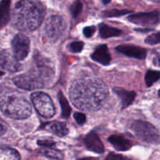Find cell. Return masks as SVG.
<instances>
[{
    "label": "cell",
    "instance_id": "obj_22",
    "mask_svg": "<svg viewBox=\"0 0 160 160\" xmlns=\"http://www.w3.org/2000/svg\"><path fill=\"white\" fill-rule=\"evenodd\" d=\"M40 152L43 156H47L48 158H51V159L62 160V158H63V155H62V153L61 152L56 149H53L52 148H46L45 149H42Z\"/></svg>",
    "mask_w": 160,
    "mask_h": 160
},
{
    "label": "cell",
    "instance_id": "obj_4",
    "mask_svg": "<svg viewBox=\"0 0 160 160\" xmlns=\"http://www.w3.org/2000/svg\"><path fill=\"white\" fill-rule=\"evenodd\" d=\"M53 76L54 72L52 69L42 64L38 66L37 69L15 77L12 81L20 88L32 91L45 87L47 81L52 79Z\"/></svg>",
    "mask_w": 160,
    "mask_h": 160
},
{
    "label": "cell",
    "instance_id": "obj_35",
    "mask_svg": "<svg viewBox=\"0 0 160 160\" xmlns=\"http://www.w3.org/2000/svg\"><path fill=\"white\" fill-rule=\"evenodd\" d=\"M3 75H4V72H2L0 70V78H1L2 76H3Z\"/></svg>",
    "mask_w": 160,
    "mask_h": 160
},
{
    "label": "cell",
    "instance_id": "obj_17",
    "mask_svg": "<svg viewBox=\"0 0 160 160\" xmlns=\"http://www.w3.org/2000/svg\"><path fill=\"white\" fill-rule=\"evenodd\" d=\"M11 0H1L0 2V30L2 29L10 20Z\"/></svg>",
    "mask_w": 160,
    "mask_h": 160
},
{
    "label": "cell",
    "instance_id": "obj_15",
    "mask_svg": "<svg viewBox=\"0 0 160 160\" xmlns=\"http://www.w3.org/2000/svg\"><path fill=\"white\" fill-rule=\"evenodd\" d=\"M42 128L51 131L52 133L59 136V137H63V136L67 135L69 132L68 128H67L65 123L58 121L45 123L42 125Z\"/></svg>",
    "mask_w": 160,
    "mask_h": 160
},
{
    "label": "cell",
    "instance_id": "obj_13",
    "mask_svg": "<svg viewBox=\"0 0 160 160\" xmlns=\"http://www.w3.org/2000/svg\"><path fill=\"white\" fill-rule=\"evenodd\" d=\"M91 57L94 61L104 66L109 65L111 62L110 53L106 45H102L97 47Z\"/></svg>",
    "mask_w": 160,
    "mask_h": 160
},
{
    "label": "cell",
    "instance_id": "obj_16",
    "mask_svg": "<svg viewBox=\"0 0 160 160\" xmlns=\"http://www.w3.org/2000/svg\"><path fill=\"white\" fill-rule=\"evenodd\" d=\"M108 141L117 151H128L131 147V142L123 136L112 135L109 138Z\"/></svg>",
    "mask_w": 160,
    "mask_h": 160
},
{
    "label": "cell",
    "instance_id": "obj_37",
    "mask_svg": "<svg viewBox=\"0 0 160 160\" xmlns=\"http://www.w3.org/2000/svg\"><path fill=\"white\" fill-rule=\"evenodd\" d=\"M159 97H160V90L159 91Z\"/></svg>",
    "mask_w": 160,
    "mask_h": 160
},
{
    "label": "cell",
    "instance_id": "obj_30",
    "mask_svg": "<svg viewBox=\"0 0 160 160\" xmlns=\"http://www.w3.org/2000/svg\"><path fill=\"white\" fill-rule=\"evenodd\" d=\"M105 160H124V157L121 156V155L116 154V153H109L107 156H106Z\"/></svg>",
    "mask_w": 160,
    "mask_h": 160
},
{
    "label": "cell",
    "instance_id": "obj_11",
    "mask_svg": "<svg viewBox=\"0 0 160 160\" xmlns=\"http://www.w3.org/2000/svg\"><path fill=\"white\" fill-rule=\"evenodd\" d=\"M117 52L128 57L144 59L146 57L147 51L145 48L132 45H121L116 48Z\"/></svg>",
    "mask_w": 160,
    "mask_h": 160
},
{
    "label": "cell",
    "instance_id": "obj_24",
    "mask_svg": "<svg viewBox=\"0 0 160 160\" xmlns=\"http://www.w3.org/2000/svg\"><path fill=\"white\" fill-rule=\"evenodd\" d=\"M83 9V5L81 0H75L70 6V12L73 18H77L78 15L81 12Z\"/></svg>",
    "mask_w": 160,
    "mask_h": 160
},
{
    "label": "cell",
    "instance_id": "obj_3",
    "mask_svg": "<svg viewBox=\"0 0 160 160\" xmlns=\"http://www.w3.org/2000/svg\"><path fill=\"white\" fill-rule=\"evenodd\" d=\"M0 109L3 114L12 119H26L31 114V106L28 100L13 89L0 88Z\"/></svg>",
    "mask_w": 160,
    "mask_h": 160
},
{
    "label": "cell",
    "instance_id": "obj_2",
    "mask_svg": "<svg viewBox=\"0 0 160 160\" xmlns=\"http://www.w3.org/2000/svg\"><path fill=\"white\" fill-rule=\"evenodd\" d=\"M45 14V6L38 0H20L12 11V24L20 31H33L42 23Z\"/></svg>",
    "mask_w": 160,
    "mask_h": 160
},
{
    "label": "cell",
    "instance_id": "obj_31",
    "mask_svg": "<svg viewBox=\"0 0 160 160\" xmlns=\"http://www.w3.org/2000/svg\"><path fill=\"white\" fill-rule=\"evenodd\" d=\"M7 131V125L2 120L0 119V136H2Z\"/></svg>",
    "mask_w": 160,
    "mask_h": 160
},
{
    "label": "cell",
    "instance_id": "obj_23",
    "mask_svg": "<svg viewBox=\"0 0 160 160\" xmlns=\"http://www.w3.org/2000/svg\"><path fill=\"white\" fill-rule=\"evenodd\" d=\"M131 10L128 9H109V10H105L102 12V16L103 17H119L121 16L126 15L130 13Z\"/></svg>",
    "mask_w": 160,
    "mask_h": 160
},
{
    "label": "cell",
    "instance_id": "obj_5",
    "mask_svg": "<svg viewBox=\"0 0 160 160\" xmlns=\"http://www.w3.org/2000/svg\"><path fill=\"white\" fill-rule=\"evenodd\" d=\"M136 137L147 143L158 144L160 142V134L158 130L148 122L137 120L131 127Z\"/></svg>",
    "mask_w": 160,
    "mask_h": 160
},
{
    "label": "cell",
    "instance_id": "obj_19",
    "mask_svg": "<svg viewBox=\"0 0 160 160\" xmlns=\"http://www.w3.org/2000/svg\"><path fill=\"white\" fill-rule=\"evenodd\" d=\"M58 99H59L61 109H62V117L63 118H68L71 113V108L62 92H59L58 93Z\"/></svg>",
    "mask_w": 160,
    "mask_h": 160
},
{
    "label": "cell",
    "instance_id": "obj_1",
    "mask_svg": "<svg viewBox=\"0 0 160 160\" xmlns=\"http://www.w3.org/2000/svg\"><path fill=\"white\" fill-rule=\"evenodd\" d=\"M108 95L107 86L101 80L95 78L78 80L70 88V100L78 109L82 110H98Z\"/></svg>",
    "mask_w": 160,
    "mask_h": 160
},
{
    "label": "cell",
    "instance_id": "obj_9",
    "mask_svg": "<svg viewBox=\"0 0 160 160\" xmlns=\"http://www.w3.org/2000/svg\"><path fill=\"white\" fill-rule=\"evenodd\" d=\"M12 48L13 55L17 60H23L28 56L30 51V40L23 34H18L12 41Z\"/></svg>",
    "mask_w": 160,
    "mask_h": 160
},
{
    "label": "cell",
    "instance_id": "obj_28",
    "mask_svg": "<svg viewBox=\"0 0 160 160\" xmlns=\"http://www.w3.org/2000/svg\"><path fill=\"white\" fill-rule=\"evenodd\" d=\"M95 32V27L94 26H89V27H86V28H84L83 30V34L85 36V38H90L91 37L94 35Z\"/></svg>",
    "mask_w": 160,
    "mask_h": 160
},
{
    "label": "cell",
    "instance_id": "obj_21",
    "mask_svg": "<svg viewBox=\"0 0 160 160\" xmlns=\"http://www.w3.org/2000/svg\"><path fill=\"white\" fill-rule=\"evenodd\" d=\"M145 79L147 87H151L153 84H155L160 79V71L148 70L145 74Z\"/></svg>",
    "mask_w": 160,
    "mask_h": 160
},
{
    "label": "cell",
    "instance_id": "obj_12",
    "mask_svg": "<svg viewBox=\"0 0 160 160\" xmlns=\"http://www.w3.org/2000/svg\"><path fill=\"white\" fill-rule=\"evenodd\" d=\"M84 143L86 148L93 152L98 153V154H102L104 152V145L102 141L100 140L98 134L94 131H91L87 135H85L84 138Z\"/></svg>",
    "mask_w": 160,
    "mask_h": 160
},
{
    "label": "cell",
    "instance_id": "obj_6",
    "mask_svg": "<svg viewBox=\"0 0 160 160\" xmlns=\"http://www.w3.org/2000/svg\"><path fill=\"white\" fill-rule=\"evenodd\" d=\"M31 99L39 115L45 118H51L56 113L54 105L51 98L44 92L31 94Z\"/></svg>",
    "mask_w": 160,
    "mask_h": 160
},
{
    "label": "cell",
    "instance_id": "obj_26",
    "mask_svg": "<svg viewBox=\"0 0 160 160\" xmlns=\"http://www.w3.org/2000/svg\"><path fill=\"white\" fill-rule=\"evenodd\" d=\"M84 48V43L82 42H72L69 45V49L71 52L78 53L81 52Z\"/></svg>",
    "mask_w": 160,
    "mask_h": 160
},
{
    "label": "cell",
    "instance_id": "obj_25",
    "mask_svg": "<svg viewBox=\"0 0 160 160\" xmlns=\"http://www.w3.org/2000/svg\"><path fill=\"white\" fill-rule=\"evenodd\" d=\"M145 43L148 45H156V44L160 43V33H155V34H151L145 38Z\"/></svg>",
    "mask_w": 160,
    "mask_h": 160
},
{
    "label": "cell",
    "instance_id": "obj_34",
    "mask_svg": "<svg viewBox=\"0 0 160 160\" xmlns=\"http://www.w3.org/2000/svg\"><path fill=\"white\" fill-rule=\"evenodd\" d=\"M102 2V3L104 5H106L108 4V3H109L111 2V0H101Z\"/></svg>",
    "mask_w": 160,
    "mask_h": 160
},
{
    "label": "cell",
    "instance_id": "obj_33",
    "mask_svg": "<svg viewBox=\"0 0 160 160\" xmlns=\"http://www.w3.org/2000/svg\"><path fill=\"white\" fill-rule=\"evenodd\" d=\"M77 160H97V159L92 157H86V158H81V159H78Z\"/></svg>",
    "mask_w": 160,
    "mask_h": 160
},
{
    "label": "cell",
    "instance_id": "obj_8",
    "mask_svg": "<svg viewBox=\"0 0 160 160\" xmlns=\"http://www.w3.org/2000/svg\"><path fill=\"white\" fill-rule=\"evenodd\" d=\"M160 12L155 10L152 12H138L131 14L128 17V20L134 24L141 25L143 27L156 26L159 23Z\"/></svg>",
    "mask_w": 160,
    "mask_h": 160
},
{
    "label": "cell",
    "instance_id": "obj_32",
    "mask_svg": "<svg viewBox=\"0 0 160 160\" xmlns=\"http://www.w3.org/2000/svg\"><path fill=\"white\" fill-rule=\"evenodd\" d=\"M153 64L156 67H160V52L156 53V56L153 58Z\"/></svg>",
    "mask_w": 160,
    "mask_h": 160
},
{
    "label": "cell",
    "instance_id": "obj_14",
    "mask_svg": "<svg viewBox=\"0 0 160 160\" xmlns=\"http://www.w3.org/2000/svg\"><path fill=\"white\" fill-rule=\"evenodd\" d=\"M113 92L117 95V96L120 98V101L122 103V108L125 109V108L128 107L132 104L133 102L134 101L136 97V93L134 92H129L125 89L122 88L116 87L114 88Z\"/></svg>",
    "mask_w": 160,
    "mask_h": 160
},
{
    "label": "cell",
    "instance_id": "obj_7",
    "mask_svg": "<svg viewBox=\"0 0 160 160\" xmlns=\"http://www.w3.org/2000/svg\"><path fill=\"white\" fill-rule=\"evenodd\" d=\"M66 29V23L62 17L51 16L45 26V36L52 41H56L62 34Z\"/></svg>",
    "mask_w": 160,
    "mask_h": 160
},
{
    "label": "cell",
    "instance_id": "obj_29",
    "mask_svg": "<svg viewBox=\"0 0 160 160\" xmlns=\"http://www.w3.org/2000/svg\"><path fill=\"white\" fill-rule=\"evenodd\" d=\"M37 143L39 146L45 147V148H53L56 145L54 142L50 140H38Z\"/></svg>",
    "mask_w": 160,
    "mask_h": 160
},
{
    "label": "cell",
    "instance_id": "obj_18",
    "mask_svg": "<svg viewBox=\"0 0 160 160\" xmlns=\"http://www.w3.org/2000/svg\"><path fill=\"white\" fill-rule=\"evenodd\" d=\"M121 33V31L118 28L109 27L105 23H102L99 25V35L102 38L117 37L120 35Z\"/></svg>",
    "mask_w": 160,
    "mask_h": 160
},
{
    "label": "cell",
    "instance_id": "obj_10",
    "mask_svg": "<svg viewBox=\"0 0 160 160\" xmlns=\"http://www.w3.org/2000/svg\"><path fill=\"white\" fill-rule=\"evenodd\" d=\"M0 67L9 72H17L21 70L19 61L9 50L0 51Z\"/></svg>",
    "mask_w": 160,
    "mask_h": 160
},
{
    "label": "cell",
    "instance_id": "obj_27",
    "mask_svg": "<svg viewBox=\"0 0 160 160\" xmlns=\"http://www.w3.org/2000/svg\"><path fill=\"white\" fill-rule=\"evenodd\" d=\"M73 117L77 123L80 125H83L86 122V117L84 113L80 112H76L73 113Z\"/></svg>",
    "mask_w": 160,
    "mask_h": 160
},
{
    "label": "cell",
    "instance_id": "obj_20",
    "mask_svg": "<svg viewBox=\"0 0 160 160\" xmlns=\"http://www.w3.org/2000/svg\"><path fill=\"white\" fill-rule=\"evenodd\" d=\"M0 152H2L9 160H20V153L16 149L9 147L0 146Z\"/></svg>",
    "mask_w": 160,
    "mask_h": 160
},
{
    "label": "cell",
    "instance_id": "obj_36",
    "mask_svg": "<svg viewBox=\"0 0 160 160\" xmlns=\"http://www.w3.org/2000/svg\"><path fill=\"white\" fill-rule=\"evenodd\" d=\"M153 2H160V0H152Z\"/></svg>",
    "mask_w": 160,
    "mask_h": 160
}]
</instances>
